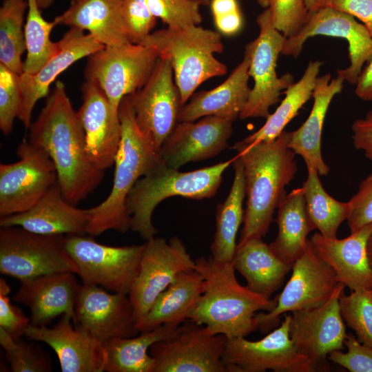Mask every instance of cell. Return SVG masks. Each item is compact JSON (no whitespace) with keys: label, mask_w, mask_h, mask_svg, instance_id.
I'll use <instances>...</instances> for the list:
<instances>
[{"label":"cell","mask_w":372,"mask_h":372,"mask_svg":"<svg viewBox=\"0 0 372 372\" xmlns=\"http://www.w3.org/2000/svg\"><path fill=\"white\" fill-rule=\"evenodd\" d=\"M29 129V141L43 149L54 163L68 202L76 205L101 183L103 171L89 158L83 126L63 82H56Z\"/></svg>","instance_id":"1"},{"label":"cell","mask_w":372,"mask_h":372,"mask_svg":"<svg viewBox=\"0 0 372 372\" xmlns=\"http://www.w3.org/2000/svg\"><path fill=\"white\" fill-rule=\"evenodd\" d=\"M290 137L291 132L284 130L269 142L248 144L242 140L233 147L243 165L247 196L238 243L265 236L286 196L285 187L298 170L296 154L288 146Z\"/></svg>","instance_id":"2"},{"label":"cell","mask_w":372,"mask_h":372,"mask_svg":"<svg viewBox=\"0 0 372 372\" xmlns=\"http://www.w3.org/2000/svg\"><path fill=\"white\" fill-rule=\"evenodd\" d=\"M194 269L203 278V290L188 320L206 326L213 334L246 337L258 329L256 312L269 311L276 304V298H267L241 285L232 262L200 257L195 260Z\"/></svg>","instance_id":"3"},{"label":"cell","mask_w":372,"mask_h":372,"mask_svg":"<svg viewBox=\"0 0 372 372\" xmlns=\"http://www.w3.org/2000/svg\"><path fill=\"white\" fill-rule=\"evenodd\" d=\"M121 138L115 157L113 185L110 194L98 205L88 209L87 234L99 236L107 230H130L126 198L136 181L161 163L159 153L141 132L129 96L118 107Z\"/></svg>","instance_id":"4"},{"label":"cell","mask_w":372,"mask_h":372,"mask_svg":"<svg viewBox=\"0 0 372 372\" xmlns=\"http://www.w3.org/2000/svg\"><path fill=\"white\" fill-rule=\"evenodd\" d=\"M234 158L189 172H180L163 162L139 178L126 198L130 229L148 240L157 234L152 223L156 207L172 196L201 200L213 197Z\"/></svg>","instance_id":"5"},{"label":"cell","mask_w":372,"mask_h":372,"mask_svg":"<svg viewBox=\"0 0 372 372\" xmlns=\"http://www.w3.org/2000/svg\"><path fill=\"white\" fill-rule=\"evenodd\" d=\"M171 65L183 105L203 82L227 73L214 54L224 46L220 33L199 25L165 28L152 32L141 43Z\"/></svg>","instance_id":"6"},{"label":"cell","mask_w":372,"mask_h":372,"mask_svg":"<svg viewBox=\"0 0 372 372\" xmlns=\"http://www.w3.org/2000/svg\"><path fill=\"white\" fill-rule=\"evenodd\" d=\"M65 236L40 234L20 227L0 229V272L23 281L78 269L65 245Z\"/></svg>","instance_id":"7"},{"label":"cell","mask_w":372,"mask_h":372,"mask_svg":"<svg viewBox=\"0 0 372 372\" xmlns=\"http://www.w3.org/2000/svg\"><path fill=\"white\" fill-rule=\"evenodd\" d=\"M65 245L83 284L125 294L129 293L137 276L145 246H109L85 234L66 235Z\"/></svg>","instance_id":"8"},{"label":"cell","mask_w":372,"mask_h":372,"mask_svg":"<svg viewBox=\"0 0 372 372\" xmlns=\"http://www.w3.org/2000/svg\"><path fill=\"white\" fill-rule=\"evenodd\" d=\"M256 21L259 34L245 46L244 53L249 59V74L254 85L239 116L241 119L267 118L269 108L279 101L282 91L294 83L290 73L277 76V60L287 38L273 26L269 7L258 15Z\"/></svg>","instance_id":"9"},{"label":"cell","mask_w":372,"mask_h":372,"mask_svg":"<svg viewBox=\"0 0 372 372\" xmlns=\"http://www.w3.org/2000/svg\"><path fill=\"white\" fill-rule=\"evenodd\" d=\"M158 59L154 50L142 43L104 46L88 56L85 76L96 81L118 110L125 96L146 83Z\"/></svg>","instance_id":"10"},{"label":"cell","mask_w":372,"mask_h":372,"mask_svg":"<svg viewBox=\"0 0 372 372\" xmlns=\"http://www.w3.org/2000/svg\"><path fill=\"white\" fill-rule=\"evenodd\" d=\"M227 339L187 320L171 337L151 346L154 372H229L223 361Z\"/></svg>","instance_id":"11"},{"label":"cell","mask_w":372,"mask_h":372,"mask_svg":"<svg viewBox=\"0 0 372 372\" xmlns=\"http://www.w3.org/2000/svg\"><path fill=\"white\" fill-rule=\"evenodd\" d=\"M17 153L18 161L0 164L1 217L30 209L58 182L50 156L29 140H22Z\"/></svg>","instance_id":"12"},{"label":"cell","mask_w":372,"mask_h":372,"mask_svg":"<svg viewBox=\"0 0 372 372\" xmlns=\"http://www.w3.org/2000/svg\"><path fill=\"white\" fill-rule=\"evenodd\" d=\"M291 270L289 280L276 297L275 307L266 313L256 314L258 329L263 333L276 327L282 314L322 305L340 282L332 268L318 256L309 240Z\"/></svg>","instance_id":"13"},{"label":"cell","mask_w":372,"mask_h":372,"mask_svg":"<svg viewBox=\"0 0 372 372\" xmlns=\"http://www.w3.org/2000/svg\"><path fill=\"white\" fill-rule=\"evenodd\" d=\"M290 314L280 326L257 341L227 338L223 361L229 372H311L318 368L296 349L289 336Z\"/></svg>","instance_id":"14"},{"label":"cell","mask_w":372,"mask_h":372,"mask_svg":"<svg viewBox=\"0 0 372 372\" xmlns=\"http://www.w3.org/2000/svg\"><path fill=\"white\" fill-rule=\"evenodd\" d=\"M137 276L128 293L138 326L158 296L174 280L178 273L194 269L195 260L183 241L173 236L153 237L145 243Z\"/></svg>","instance_id":"15"},{"label":"cell","mask_w":372,"mask_h":372,"mask_svg":"<svg viewBox=\"0 0 372 372\" xmlns=\"http://www.w3.org/2000/svg\"><path fill=\"white\" fill-rule=\"evenodd\" d=\"M318 35L347 41L350 65L338 70V75L349 83L356 84L364 67L372 60V35L366 27L351 14L328 6L309 12L307 20L299 32L286 39L281 54L296 59L306 41Z\"/></svg>","instance_id":"16"},{"label":"cell","mask_w":372,"mask_h":372,"mask_svg":"<svg viewBox=\"0 0 372 372\" xmlns=\"http://www.w3.org/2000/svg\"><path fill=\"white\" fill-rule=\"evenodd\" d=\"M129 97L139 130L159 153L183 106L169 63L158 59L146 83Z\"/></svg>","instance_id":"17"},{"label":"cell","mask_w":372,"mask_h":372,"mask_svg":"<svg viewBox=\"0 0 372 372\" xmlns=\"http://www.w3.org/2000/svg\"><path fill=\"white\" fill-rule=\"evenodd\" d=\"M344 287L338 282L322 305L290 313L289 336L296 349L318 369L331 352L344 349L347 333L339 298Z\"/></svg>","instance_id":"18"},{"label":"cell","mask_w":372,"mask_h":372,"mask_svg":"<svg viewBox=\"0 0 372 372\" xmlns=\"http://www.w3.org/2000/svg\"><path fill=\"white\" fill-rule=\"evenodd\" d=\"M73 324L103 343L113 338L134 337L139 332L128 294L110 293L94 285H82Z\"/></svg>","instance_id":"19"},{"label":"cell","mask_w":372,"mask_h":372,"mask_svg":"<svg viewBox=\"0 0 372 372\" xmlns=\"http://www.w3.org/2000/svg\"><path fill=\"white\" fill-rule=\"evenodd\" d=\"M81 92L82 104L77 113L85 133L87 155L98 169L104 171L114 164L121 141L118 110L93 80L85 81Z\"/></svg>","instance_id":"20"},{"label":"cell","mask_w":372,"mask_h":372,"mask_svg":"<svg viewBox=\"0 0 372 372\" xmlns=\"http://www.w3.org/2000/svg\"><path fill=\"white\" fill-rule=\"evenodd\" d=\"M232 123L216 116L178 122L163 143L160 157L167 167L178 169L189 162L214 157L227 147Z\"/></svg>","instance_id":"21"},{"label":"cell","mask_w":372,"mask_h":372,"mask_svg":"<svg viewBox=\"0 0 372 372\" xmlns=\"http://www.w3.org/2000/svg\"><path fill=\"white\" fill-rule=\"evenodd\" d=\"M72 323V317L63 314L52 328L30 324L24 335L50 346L58 357L62 372H103V343Z\"/></svg>","instance_id":"22"},{"label":"cell","mask_w":372,"mask_h":372,"mask_svg":"<svg viewBox=\"0 0 372 372\" xmlns=\"http://www.w3.org/2000/svg\"><path fill=\"white\" fill-rule=\"evenodd\" d=\"M56 53L35 74L22 73L19 83L22 103L18 118L26 129L32 123V113L37 101L48 96L51 84L76 61L88 57L105 45L84 30L70 27L59 41Z\"/></svg>","instance_id":"23"},{"label":"cell","mask_w":372,"mask_h":372,"mask_svg":"<svg viewBox=\"0 0 372 372\" xmlns=\"http://www.w3.org/2000/svg\"><path fill=\"white\" fill-rule=\"evenodd\" d=\"M74 273L60 272L20 281L12 298L28 307L30 324L42 327L68 314L74 320L75 305L82 285Z\"/></svg>","instance_id":"24"},{"label":"cell","mask_w":372,"mask_h":372,"mask_svg":"<svg viewBox=\"0 0 372 372\" xmlns=\"http://www.w3.org/2000/svg\"><path fill=\"white\" fill-rule=\"evenodd\" d=\"M372 223L342 239L327 238L316 232L309 242L335 272L338 282L350 291L372 289V270L367 256V242Z\"/></svg>","instance_id":"25"},{"label":"cell","mask_w":372,"mask_h":372,"mask_svg":"<svg viewBox=\"0 0 372 372\" xmlns=\"http://www.w3.org/2000/svg\"><path fill=\"white\" fill-rule=\"evenodd\" d=\"M64 198L59 183L32 208L0 218L1 227H20L40 234L84 235L88 209H79Z\"/></svg>","instance_id":"26"},{"label":"cell","mask_w":372,"mask_h":372,"mask_svg":"<svg viewBox=\"0 0 372 372\" xmlns=\"http://www.w3.org/2000/svg\"><path fill=\"white\" fill-rule=\"evenodd\" d=\"M249 59L242 61L217 87L194 94L180 108L178 122L194 121L216 116L234 122L243 110L250 95Z\"/></svg>","instance_id":"27"},{"label":"cell","mask_w":372,"mask_h":372,"mask_svg":"<svg viewBox=\"0 0 372 372\" xmlns=\"http://www.w3.org/2000/svg\"><path fill=\"white\" fill-rule=\"evenodd\" d=\"M344 81L338 75L332 79L330 74L318 76L312 94L313 104L311 112L298 129L291 132L289 147L302 157L307 167L314 169L320 176H326L330 171L321 152L324 118L332 99L342 92Z\"/></svg>","instance_id":"28"},{"label":"cell","mask_w":372,"mask_h":372,"mask_svg":"<svg viewBox=\"0 0 372 372\" xmlns=\"http://www.w3.org/2000/svg\"><path fill=\"white\" fill-rule=\"evenodd\" d=\"M122 0H75L54 19L87 30L105 46L129 42L121 15Z\"/></svg>","instance_id":"29"},{"label":"cell","mask_w":372,"mask_h":372,"mask_svg":"<svg viewBox=\"0 0 372 372\" xmlns=\"http://www.w3.org/2000/svg\"><path fill=\"white\" fill-rule=\"evenodd\" d=\"M203 278L195 269L180 271L154 300L142 322L139 332L167 324L178 327L187 320L203 293Z\"/></svg>","instance_id":"30"},{"label":"cell","mask_w":372,"mask_h":372,"mask_svg":"<svg viewBox=\"0 0 372 372\" xmlns=\"http://www.w3.org/2000/svg\"><path fill=\"white\" fill-rule=\"evenodd\" d=\"M252 291L270 298L282 285L291 266L280 260L262 238L238 243L232 260Z\"/></svg>","instance_id":"31"},{"label":"cell","mask_w":372,"mask_h":372,"mask_svg":"<svg viewBox=\"0 0 372 372\" xmlns=\"http://www.w3.org/2000/svg\"><path fill=\"white\" fill-rule=\"evenodd\" d=\"M278 234L269 244L273 253L283 262L292 267L304 252L308 245L307 236L313 229L305 207L302 187L293 189L278 207Z\"/></svg>","instance_id":"32"},{"label":"cell","mask_w":372,"mask_h":372,"mask_svg":"<svg viewBox=\"0 0 372 372\" xmlns=\"http://www.w3.org/2000/svg\"><path fill=\"white\" fill-rule=\"evenodd\" d=\"M234 178L226 199L218 205L216 232L210 249L211 258L218 262H232L236 249V236L244 220L242 208L246 196L244 167L238 155L232 163Z\"/></svg>","instance_id":"33"},{"label":"cell","mask_w":372,"mask_h":372,"mask_svg":"<svg viewBox=\"0 0 372 372\" xmlns=\"http://www.w3.org/2000/svg\"><path fill=\"white\" fill-rule=\"evenodd\" d=\"M178 327L164 324L141 332L139 336L116 338L106 341L103 343L105 352L104 371L154 372L156 363L149 354L151 346L171 337Z\"/></svg>","instance_id":"34"},{"label":"cell","mask_w":372,"mask_h":372,"mask_svg":"<svg viewBox=\"0 0 372 372\" xmlns=\"http://www.w3.org/2000/svg\"><path fill=\"white\" fill-rule=\"evenodd\" d=\"M322 65L319 61H310L300 79L285 90V97L275 112L267 116L265 124L243 141L254 144L276 139L312 96Z\"/></svg>","instance_id":"35"},{"label":"cell","mask_w":372,"mask_h":372,"mask_svg":"<svg viewBox=\"0 0 372 372\" xmlns=\"http://www.w3.org/2000/svg\"><path fill=\"white\" fill-rule=\"evenodd\" d=\"M314 169L307 167V177L303 183L307 214L313 229L327 238H337L341 223L347 220L349 202H340L329 195Z\"/></svg>","instance_id":"36"},{"label":"cell","mask_w":372,"mask_h":372,"mask_svg":"<svg viewBox=\"0 0 372 372\" xmlns=\"http://www.w3.org/2000/svg\"><path fill=\"white\" fill-rule=\"evenodd\" d=\"M28 8V0H4L0 8V64L19 75L26 50L23 21Z\"/></svg>","instance_id":"37"},{"label":"cell","mask_w":372,"mask_h":372,"mask_svg":"<svg viewBox=\"0 0 372 372\" xmlns=\"http://www.w3.org/2000/svg\"><path fill=\"white\" fill-rule=\"evenodd\" d=\"M28 1L24 25L27 54L23 73L35 74L59 50V41L53 42L50 39V34L57 24L54 20L48 21L43 17L36 0Z\"/></svg>","instance_id":"38"},{"label":"cell","mask_w":372,"mask_h":372,"mask_svg":"<svg viewBox=\"0 0 372 372\" xmlns=\"http://www.w3.org/2000/svg\"><path fill=\"white\" fill-rule=\"evenodd\" d=\"M341 316L358 341L372 347V292L368 289L343 291L339 298Z\"/></svg>","instance_id":"39"},{"label":"cell","mask_w":372,"mask_h":372,"mask_svg":"<svg viewBox=\"0 0 372 372\" xmlns=\"http://www.w3.org/2000/svg\"><path fill=\"white\" fill-rule=\"evenodd\" d=\"M0 344L13 372H49L52 370L49 355L33 344L15 340L0 327Z\"/></svg>","instance_id":"40"},{"label":"cell","mask_w":372,"mask_h":372,"mask_svg":"<svg viewBox=\"0 0 372 372\" xmlns=\"http://www.w3.org/2000/svg\"><path fill=\"white\" fill-rule=\"evenodd\" d=\"M152 14L168 25L183 29L199 25L203 18L198 0H147Z\"/></svg>","instance_id":"41"},{"label":"cell","mask_w":372,"mask_h":372,"mask_svg":"<svg viewBox=\"0 0 372 372\" xmlns=\"http://www.w3.org/2000/svg\"><path fill=\"white\" fill-rule=\"evenodd\" d=\"M21 103L19 74L0 64V129L4 135L12 131Z\"/></svg>","instance_id":"42"},{"label":"cell","mask_w":372,"mask_h":372,"mask_svg":"<svg viewBox=\"0 0 372 372\" xmlns=\"http://www.w3.org/2000/svg\"><path fill=\"white\" fill-rule=\"evenodd\" d=\"M121 15L130 43H141L156 25L147 0H122Z\"/></svg>","instance_id":"43"},{"label":"cell","mask_w":372,"mask_h":372,"mask_svg":"<svg viewBox=\"0 0 372 372\" xmlns=\"http://www.w3.org/2000/svg\"><path fill=\"white\" fill-rule=\"evenodd\" d=\"M269 8L273 26L285 38L296 34L309 16L304 0H272Z\"/></svg>","instance_id":"44"},{"label":"cell","mask_w":372,"mask_h":372,"mask_svg":"<svg viewBox=\"0 0 372 372\" xmlns=\"http://www.w3.org/2000/svg\"><path fill=\"white\" fill-rule=\"evenodd\" d=\"M344 344L347 352L334 351L328 358L351 372H372V347L360 342L351 333L347 335Z\"/></svg>","instance_id":"45"},{"label":"cell","mask_w":372,"mask_h":372,"mask_svg":"<svg viewBox=\"0 0 372 372\" xmlns=\"http://www.w3.org/2000/svg\"><path fill=\"white\" fill-rule=\"evenodd\" d=\"M348 202L350 210L347 220L351 233L372 223V172L361 182Z\"/></svg>","instance_id":"46"},{"label":"cell","mask_w":372,"mask_h":372,"mask_svg":"<svg viewBox=\"0 0 372 372\" xmlns=\"http://www.w3.org/2000/svg\"><path fill=\"white\" fill-rule=\"evenodd\" d=\"M10 287L6 281L0 278V327L15 340L25 335L30 319L13 304L10 299Z\"/></svg>","instance_id":"47"},{"label":"cell","mask_w":372,"mask_h":372,"mask_svg":"<svg viewBox=\"0 0 372 372\" xmlns=\"http://www.w3.org/2000/svg\"><path fill=\"white\" fill-rule=\"evenodd\" d=\"M329 6L358 18L372 35V0H331Z\"/></svg>","instance_id":"48"},{"label":"cell","mask_w":372,"mask_h":372,"mask_svg":"<svg viewBox=\"0 0 372 372\" xmlns=\"http://www.w3.org/2000/svg\"><path fill=\"white\" fill-rule=\"evenodd\" d=\"M351 129L355 147L362 150L366 157L372 161V109L364 118L355 120Z\"/></svg>","instance_id":"49"},{"label":"cell","mask_w":372,"mask_h":372,"mask_svg":"<svg viewBox=\"0 0 372 372\" xmlns=\"http://www.w3.org/2000/svg\"><path fill=\"white\" fill-rule=\"evenodd\" d=\"M242 17L240 10L214 17L217 30L227 36L237 34L242 26Z\"/></svg>","instance_id":"50"},{"label":"cell","mask_w":372,"mask_h":372,"mask_svg":"<svg viewBox=\"0 0 372 372\" xmlns=\"http://www.w3.org/2000/svg\"><path fill=\"white\" fill-rule=\"evenodd\" d=\"M355 85L357 96L363 101H372V60L365 65Z\"/></svg>","instance_id":"51"},{"label":"cell","mask_w":372,"mask_h":372,"mask_svg":"<svg viewBox=\"0 0 372 372\" xmlns=\"http://www.w3.org/2000/svg\"><path fill=\"white\" fill-rule=\"evenodd\" d=\"M210 3L214 18L240 10L236 0H211Z\"/></svg>","instance_id":"52"},{"label":"cell","mask_w":372,"mask_h":372,"mask_svg":"<svg viewBox=\"0 0 372 372\" xmlns=\"http://www.w3.org/2000/svg\"><path fill=\"white\" fill-rule=\"evenodd\" d=\"M331 0H304L309 12H313L320 8L328 6Z\"/></svg>","instance_id":"53"},{"label":"cell","mask_w":372,"mask_h":372,"mask_svg":"<svg viewBox=\"0 0 372 372\" xmlns=\"http://www.w3.org/2000/svg\"><path fill=\"white\" fill-rule=\"evenodd\" d=\"M366 250L369 265L372 270V233L368 239Z\"/></svg>","instance_id":"54"},{"label":"cell","mask_w":372,"mask_h":372,"mask_svg":"<svg viewBox=\"0 0 372 372\" xmlns=\"http://www.w3.org/2000/svg\"><path fill=\"white\" fill-rule=\"evenodd\" d=\"M54 0H36V2L39 8L41 9H45L51 6Z\"/></svg>","instance_id":"55"},{"label":"cell","mask_w":372,"mask_h":372,"mask_svg":"<svg viewBox=\"0 0 372 372\" xmlns=\"http://www.w3.org/2000/svg\"><path fill=\"white\" fill-rule=\"evenodd\" d=\"M258 4L264 9L269 8L272 2V0H258Z\"/></svg>","instance_id":"56"},{"label":"cell","mask_w":372,"mask_h":372,"mask_svg":"<svg viewBox=\"0 0 372 372\" xmlns=\"http://www.w3.org/2000/svg\"><path fill=\"white\" fill-rule=\"evenodd\" d=\"M198 1H200L203 5L206 6V5L209 4L211 0H198Z\"/></svg>","instance_id":"57"},{"label":"cell","mask_w":372,"mask_h":372,"mask_svg":"<svg viewBox=\"0 0 372 372\" xmlns=\"http://www.w3.org/2000/svg\"><path fill=\"white\" fill-rule=\"evenodd\" d=\"M75 1V0H71L72 2V1Z\"/></svg>","instance_id":"58"},{"label":"cell","mask_w":372,"mask_h":372,"mask_svg":"<svg viewBox=\"0 0 372 372\" xmlns=\"http://www.w3.org/2000/svg\"><path fill=\"white\" fill-rule=\"evenodd\" d=\"M371 292H372V289H371Z\"/></svg>","instance_id":"59"}]
</instances>
